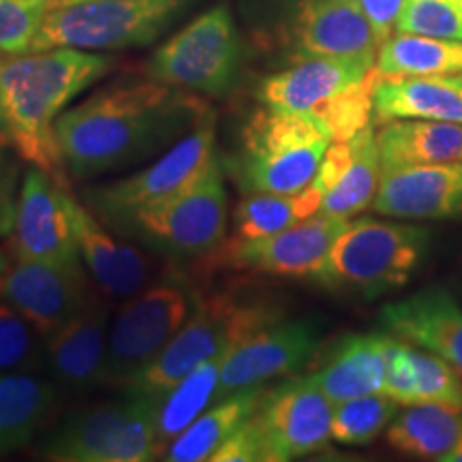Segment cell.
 <instances>
[{
	"label": "cell",
	"instance_id": "cell-12",
	"mask_svg": "<svg viewBox=\"0 0 462 462\" xmlns=\"http://www.w3.org/2000/svg\"><path fill=\"white\" fill-rule=\"evenodd\" d=\"M349 225V218L315 215L279 234L263 238H234L223 242L210 257L236 270L274 276H313L330 255L334 242Z\"/></svg>",
	"mask_w": 462,
	"mask_h": 462
},
{
	"label": "cell",
	"instance_id": "cell-5",
	"mask_svg": "<svg viewBox=\"0 0 462 462\" xmlns=\"http://www.w3.org/2000/svg\"><path fill=\"white\" fill-rule=\"evenodd\" d=\"M198 302L199 291L178 270H165L125 300L109 323L103 385L126 388L180 332Z\"/></svg>",
	"mask_w": 462,
	"mask_h": 462
},
{
	"label": "cell",
	"instance_id": "cell-23",
	"mask_svg": "<svg viewBox=\"0 0 462 462\" xmlns=\"http://www.w3.org/2000/svg\"><path fill=\"white\" fill-rule=\"evenodd\" d=\"M390 332L349 334L332 346L310 379L332 404L349 398L383 394Z\"/></svg>",
	"mask_w": 462,
	"mask_h": 462
},
{
	"label": "cell",
	"instance_id": "cell-34",
	"mask_svg": "<svg viewBox=\"0 0 462 462\" xmlns=\"http://www.w3.org/2000/svg\"><path fill=\"white\" fill-rule=\"evenodd\" d=\"M379 75L373 71L354 86L338 92L337 97L321 103L315 112L319 123L330 133L332 142H346L357 133L373 125L374 116V88H377Z\"/></svg>",
	"mask_w": 462,
	"mask_h": 462
},
{
	"label": "cell",
	"instance_id": "cell-36",
	"mask_svg": "<svg viewBox=\"0 0 462 462\" xmlns=\"http://www.w3.org/2000/svg\"><path fill=\"white\" fill-rule=\"evenodd\" d=\"M415 404H443L462 411V374L432 351L411 346Z\"/></svg>",
	"mask_w": 462,
	"mask_h": 462
},
{
	"label": "cell",
	"instance_id": "cell-16",
	"mask_svg": "<svg viewBox=\"0 0 462 462\" xmlns=\"http://www.w3.org/2000/svg\"><path fill=\"white\" fill-rule=\"evenodd\" d=\"M95 293L84 265L62 268L17 259L0 279V300L20 310L43 340L78 315Z\"/></svg>",
	"mask_w": 462,
	"mask_h": 462
},
{
	"label": "cell",
	"instance_id": "cell-6",
	"mask_svg": "<svg viewBox=\"0 0 462 462\" xmlns=\"http://www.w3.org/2000/svg\"><path fill=\"white\" fill-rule=\"evenodd\" d=\"M276 319H281L279 310L270 304L240 302L229 293H217L212 298L199 296L193 315L180 332L125 390L161 401L199 364Z\"/></svg>",
	"mask_w": 462,
	"mask_h": 462
},
{
	"label": "cell",
	"instance_id": "cell-8",
	"mask_svg": "<svg viewBox=\"0 0 462 462\" xmlns=\"http://www.w3.org/2000/svg\"><path fill=\"white\" fill-rule=\"evenodd\" d=\"M190 0H84L51 7L31 51L143 48L154 43Z\"/></svg>",
	"mask_w": 462,
	"mask_h": 462
},
{
	"label": "cell",
	"instance_id": "cell-2",
	"mask_svg": "<svg viewBox=\"0 0 462 462\" xmlns=\"http://www.w3.org/2000/svg\"><path fill=\"white\" fill-rule=\"evenodd\" d=\"M109 69V56L78 48L28 51L0 60V137L28 163L65 182L56 120Z\"/></svg>",
	"mask_w": 462,
	"mask_h": 462
},
{
	"label": "cell",
	"instance_id": "cell-43",
	"mask_svg": "<svg viewBox=\"0 0 462 462\" xmlns=\"http://www.w3.org/2000/svg\"><path fill=\"white\" fill-rule=\"evenodd\" d=\"M7 270H9V257H7V253L0 251V279L7 274Z\"/></svg>",
	"mask_w": 462,
	"mask_h": 462
},
{
	"label": "cell",
	"instance_id": "cell-26",
	"mask_svg": "<svg viewBox=\"0 0 462 462\" xmlns=\"http://www.w3.org/2000/svg\"><path fill=\"white\" fill-rule=\"evenodd\" d=\"M58 388L31 373H0V456L24 448L45 429Z\"/></svg>",
	"mask_w": 462,
	"mask_h": 462
},
{
	"label": "cell",
	"instance_id": "cell-35",
	"mask_svg": "<svg viewBox=\"0 0 462 462\" xmlns=\"http://www.w3.org/2000/svg\"><path fill=\"white\" fill-rule=\"evenodd\" d=\"M42 360V334L20 310L0 300V373H28Z\"/></svg>",
	"mask_w": 462,
	"mask_h": 462
},
{
	"label": "cell",
	"instance_id": "cell-17",
	"mask_svg": "<svg viewBox=\"0 0 462 462\" xmlns=\"http://www.w3.org/2000/svg\"><path fill=\"white\" fill-rule=\"evenodd\" d=\"M112 302L95 293L65 326L43 340V362L56 385L84 394L103 385Z\"/></svg>",
	"mask_w": 462,
	"mask_h": 462
},
{
	"label": "cell",
	"instance_id": "cell-24",
	"mask_svg": "<svg viewBox=\"0 0 462 462\" xmlns=\"http://www.w3.org/2000/svg\"><path fill=\"white\" fill-rule=\"evenodd\" d=\"M439 120L462 125V73L430 78H379L374 120Z\"/></svg>",
	"mask_w": 462,
	"mask_h": 462
},
{
	"label": "cell",
	"instance_id": "cell-18",
	"mask_svg": "<svg viewBox=\"0 0 462 462\" xmlns=\"http://www.w3.org/2000/svg\"><path fill=\"white\" fill-rule=\"evenodd\" d=\"M69 218H71L79 255L97 291L109 302H125L142 291L157 274V265L146 253L133 245L116 240L101 223L92 217L88 208L73 198L71 190L62 189Z\"/></svg>",
	"mask_w": 462,
	"mask_h": 462
},
{
	"label": "cell",
	"instance_id": "cell-10",
	"mask_svg": "<svg viewBox=\"0 0 462 462\" xmlns=\"http://www.w3.org/2000/svg\"><path fill=\"white\" fill-rule=\"evenodd\" d=\"M242 43L227 5H217L154 51L148 75L190 95L225 97L238 82Z\"/></svg>",
	"mask_w": 462,
	"mask_h": 462
},
{
	"label": "cell",
	"instance_id": "cell-3",
	"mask_svg": "<svg viewBox=\"0 0 462 462\" xmlns=\"http://www.w3.org/2000/svg\"><path fill=\"white\" fill-rule=\"evenodd\" d=\"M430 242V229L421 225L357 218L334 242L313 281L334 293L371 302L413 279L426 262Z\"/></svg>",
	"mask_w": 462,
	"mask_h": 462
},
{
	"label": "cell",
	"instance_id": "cell-38",
	"mask_svg": "<svg viewBox=\"0 0 462 462\" xmlns=\"http://www.w3.org/2000/svg\"><path fill=\"white\" fill-rule=\"evenodd\" d=\"M50 9V0H0V54H28Z\"/></svg>",
	"mask_w": 462,
	"mask_h": 462
},
{
	"label": "cell",
	"instance_id": "cell-14",
	"mask_svg": "<svg viewBox=\"0 0 462 462\" xmlns=\"http://www.w3.org/2000/svg\"><path fill=\"white\" fill-rule=\"evenodd\" d=\"M67 184L32 165L17 195L11 248L20 262H42L62 268L84 265L69 218L62 189Z\"/></svg>",
	"mask_w": 462,
	"mask_h": 462
},
{
	"label": "cell",
	"instance_id": "cell-15",
	"mask_svg": "<svg viewBox=\"0 0 462 462\" xmlns=\"http://www.w3.org/2000/svg\"><path fill=\"white\" fill-rule=\"evenodd\" d=\"M319 345L321 328L315 319H276L259 328L225 354L217 401L238 390L296 373L313 360Z\"/></svg>",
	"mask_w": 462,
	"mask_h": 462
},
{
	"label": "cell",
	"instance_id": "cell-40",
	"mask_svg": "<svg viewBox=\"0 0 462 462\" xmlns=\"http://www.w3.org/2000/svg\"><path fill=\"white\" fill-rule=\"evenodd\" d=\"M17 176L20 167L5 146H0V238H7L14 231L17 212Z\"/></svg>",
	"mask_w": 462,
	"mask_h": 462
},
{
	"label": "cell",
	"instance_id": "cell-30",
	"mask_svg": "<svg viewBox=\"0 0 462 462\" xmlns=\"http://www.w3.org/2000/svg\"><path fill=\"white\" fill-rule=\"evenodd\" d=\"M229 349H225L221 354L212 356L210 360L199 364L176 388L161 398L157 415L159 454H163V449L170 446L173 439L182 435L217 401L218 383H221L223 357Z\"/></svg>",
	"mask_w": 462,
	"mask_h": 462
},
{
	"label": "cell",
	"instance_id": "cell-37",
	"mask_svg": "<svg viewBox=\"0 0 462 462\" xmlns=\"http://www.w3.org/2000/svg\"><path fill=\"white\" fill-rule=\"evenodd\" d=\"M396 32L462 42V0H404Z\"/></svg>",
	"mask_w": 462,
	"mask_h": 462
},
{
	"label": "cell",
	"instance_id": "cell-11",
	"mask_svg": "<svg viewBox=\"0 0 462 462\" xmlns=\"http://www.w3.org/2000/svg\"><path fill=\"white\" fill-rule=\"evenodd\" d=\"M215 161L217 116L210 109L182 140L173 143L152 165L118 182L90 189L86 193V201L90 210L97 212V218L112 227L137 208L157 204L198 182Z\"/></svg>",
	"mask_w": 462,
	"mask_h": 462
},
{
	"label": "cell",
	"instance_id": "cell-32",
	"mask_svg": "<svg viewBox=\"0 0 462 462\" xmlns=\"http://www.w3.org/2000/svg\"><path fill=\"white\" fill-rule=\"evenodd\" d=\"M323 193L309 184L296 195L248 193L236 208V238H263L319 215Z\"/></svg>",
	"mask_w": 462,
	"mask_h": 462
},
{
	"label": "cell",
	"instance_id": "cell-4",
	"mask_svg": "<svg viewBox=\"0 0 462 462\" xmlns=\"http://www.w3.org/2000/svg\"><path fill=\"white\" fill-rule=\"evenodd\" d=\"M332 137L313 114L263 106L248 118L231 173L246 193L296 195L315 180Z\"/></svg>",
	"mask_w": 462,
	"mask_h": 462
},
{
	"label": "cell",
	"instance_id": "cell-25",
	"mask_svg": "<svg viewBox=\"0 0 462 462\" xmlns=\"http://www.w3.org/2000/svg\"><path fill=\"white\" fill-rule=\"evenodd\" d=\"M381 170L462 163V125L439 120H392L377 133Z\"/></svg>",
	"mask_w": 462,
	"mask_h": 462
},
{
	"label": "cell",
	"instance_id": "cell-13",
	"mask_svg": "<svg viewBox=\"0 0 462 462\" xmlns=\"http://www.w3.org/2000/svg\"><path fill=\"white\" fill-rule=\"evenodd\" d=\"M332 409L310 374L265 390L253 418L263 432L268 462L304 458L326 448L332 439Z\"/></svg>",
	"mask_w": 462,
	"mask_h": 462
},
{
	"label": "cell",
	"instance_id": "cell-22",
	"mask_svg": "<svg viewBox=\"0 0 462 462\" xmlns=\"http://www.w3.org/2000/svg\"><path fill=\"white\" fill-rule=\"evenodd\" d=\"M374 69V60L364 58H300L293 67L270 75L259 88L263 106L285 112L310 114L338 92L362 82Z\"/></svg>",
	"mask_w": 462,
	"mask_h": 462
},
{
	"label": "cell",
	"instance_id": "cell-33",
	"mask_svg": "<svg viewBox=\"0 0 462 462\" xmlns=\"http://www.w3.org/2000/svg\"><path fill=\"white\" fill-rule=\"evenodd\" d=\"M398 407L401 404L385 394H368L337 402L332 409L330 435L343 446H368L388 429Z\"/></svg>",
	"mask_w": 462,
	"mask_h": 462
},
{
	"label": "cell",
	"instance_id": "cell-21",
	"mask_svg": "<svg viewBox=\"0 0 462 462\" xmlns=\"http://www.w3.org/2000/svg\"><path fill=\"white\" fill-rule=\"evenodd\" d=\"M392 337L432 351L462 374V306L446 289H421L379 313Z\"/></svg>",
	"mask_w": 462,
	"mask_h": 462
},
{
	"label": "cell",
	"instance_id": "cell-29",
	"mask_svg": "<svg viewBox=\"0 0 462 462\" xmlns=\"http://www.w3.org/2000/svg\"><path fill=\"white\" fill-rule=\"evenodd\" d=\"M379 78H430L462 73V42L396 32L379 45Z\"/></svg>",
	"mask_w": 462,
	"mask_h": 462
},
{
	"label": "cell",
	"instance_id": "cell-41",
	"mask_svg": "<svg viewBox=\"0 0 462 462\" xmlns=\"http://www.w3.org/2000/svg\"><path fill=\"white\" fill-rule=\"evenodd\" d=\"M364 14L371 22L379 45L396 32V22L401 15L404 0H360Z\"/></svg>",
	"mask_w": 462,
	"mask_h": 462
},
{
	"label": "cell",
	"instance_id": "cell-44",
	"mask_svg": "<svg viewBox=\"0 0 462 462\" xmlns=\"http://www.w3.org/2000/svg\"><path fill=\"white\" fill-rule=\"evenodd\" d=\"M51 7H62V5H73V3H84V0H50Z\"/></svg>",
	"mask_w": 462,
	"mask_h": 462
},
{
	"label": "cell",
	"instance_id": "cell-1",
	"mask_svg": "<svg viewBox=\"0 0 462 462\" xmlns=\"http://www.w3.org/2000/svg\"><path fill=\"white\" fill-rule=\"evenodd\" d=\"M208 112L195 95L152 78L112 86L56 120L58 157L79 180L140 165L182 140Z\"/></svg>",
	"mask_w": 462,
	"mask_h": 462
},
{
	"label": "cell",
	"instance_id": "cell-31",
	"mask_svg": "<svg viewBox=\"0 0 462 462\" xmlns=\"http://www.w3.org/2000/svg\"><path fill=\"white\" fill-rule=\"evenodd\" d=\"M351 159L338 182L323 198L319 215L351 218L373 206L381 180L377 133L373 125L351 137Z\"/></svg>",
	"mask_w": 462,
	"mask_h": 462
},
{
	"label": "cell",
	"instance_id": "cell-9",
	"mask_svg": "<svg viewBox=\"0 0 462 462\" xmlns=\"http://www.w3.org/2000/svg\"><path fill=\"white\" fill-rule=\"evenodd\" d=\"M159 401L126 392L120 402L69 415L43 441V458L56 462H146L159 454Z\"/></svg>",
	"mask_w": 462,
	"mask_h": 462
},
{
	"label": "cell",
	"instance_id": "cell-7",
	"mask_svg": "<svg viewBox=\"0 0 462 462\" xmlns=\"http://www.w3.org/2000/svg\"><path fill=\"white\" fill-rule=\"evenodd\" d=\"M227 190L215 161L198 182L157 204L137 208L112 227L173 259L210 255L227 234Z\"/></svg>",
	"mask_w": 462,
	"mask_h": 462
},
{
	"label": "cell",
	"instance_id": "cell-20",
	"mask_svg": "<svg viewBox=\"0 0 462 462\" xmlns=\"http://www.w3.org/2000/svg\"><path fill=\"white\" fill-rule=\"evenodd\" d=\"M300 58H364L377 60L379 42L360 0H302L293 22Z\"/></svg>",
	"mask_w": 462,
	"mask_h": 462
},
{
	"label": "cell",
	"instance_id": "cell-39",
	"mask_svg": "<svg viewBox=\"0 0 462 462\" xmlns=\"http://www.w3.org/2000/svg\"><path fill=\"white\" fill-rule=\"evenodd\" d=\"M255 415V413H253ZM210 460L215 462H268L263 432L257 420L251 418L231 435Z\"/></svg>",
	"mask_w": 462,
	"mask_h": 462
},
{
	"label": "cell",
	"instance_id": "cell-27",
	"mask_svg": "<svg viewBox=\"0 0 462 462\" xmlns=\"http://www.w3.org/2000/svg\"><path fill=\"white\" fill-rule=\"evenodd\" d=\"M265 388L253 385L234 392L223 401L212 402L182 435H178L163 449L161 458L167 462H201L210 460L218 448L253 418L262 402Z\"/></svg>",
	"mask_w": 462,
	"mask_h": 462
},
{
	"label": "cell",
	"instance_id": "cell-19",
	"mask_svg": "<svg viewBox=\"0 0 462 462\" xmlns=\"http://www.w3.org/2000/svg\"><path fill=\"white\" fill-rule=\"evenodd\" d=\"M373 210L407 221L462 218V163L381 170Z\"/></svg>",
	"mask_w": 462,
	"mask_h": 462
},
{
	"label": "cell",
	"instance_id": "cell-28",
	"mask_svg": "<svg viewBox=\"0 0 462 462\" xmlns=\"http://www.w3.org/2000/svg\"><path fill=\"white\" fill-rule=\"evenodd\" d=\"M388 446L418 460H443L462 441V411L443 404H409L390 421Z\"/></svg>",
	"mask_w": 462,
	"mask_h": 462
},
{
	"label": "cell",
	"instance_id": "cell-42",
	"mask_svg": "<svg viewBox=\"0 0 462 462\" xmlns=\"http://www.w3.org/2000/svg\"><path fill=\"white\" fill-rule=\"evenodd\" d=\"M441 462H462V441L452 449V452L446 454V458H443Z\"/></svg>",
	"mask_w": 462,
	"mask_h": 462
}]
</instances>
